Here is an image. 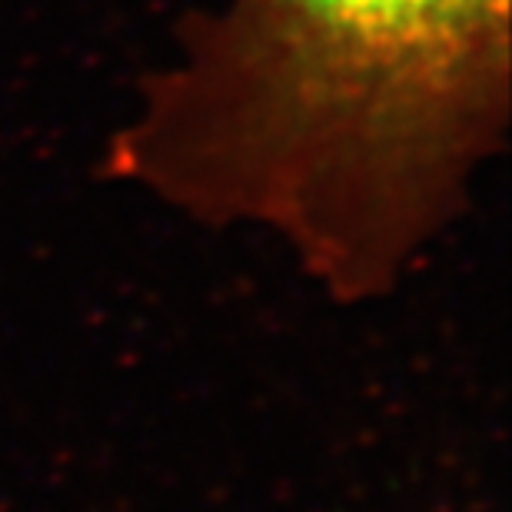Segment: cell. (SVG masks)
<instances>
[{
  "instance_id": "cell-1",
  "label": "cell",
  "mask_w": 512,
  "mask_h": 512,
  "mask_svg": "<svg viewBox=\"0 0 512 512\" xmlns=\"http://www.w3.org/2000/svg\"><path fill=\"white\" fill-rule=\"evenodd\" d=\"M512 0H223L114 133L120 183L389 293L506 147Z\"/></svg>"
}]
</instances>
